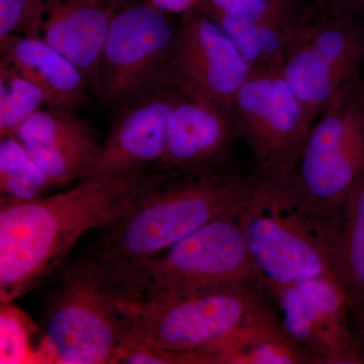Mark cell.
Instances as JSON below:
<instances>
[{
    "mask_svg": "<svg viewBox=\"0 0 364 364\" xmlns=\"http://www.w3.org/2000/svg\"><path fill=\"white\" fill-rule=\"evenodd\" d=\"M236 1H238V0H200V4H198L195 11H218V9H225V7Z\"/></svg>",
    "mask_w": 364,
    "mask_h": 364,
    "instance_id": "4316f807",
    "label": "cell"
},
{
    "mask_svg": "<svg viewBox=\"0 0 364 364\" xmlns=\"http://www.w3.org/2000/svg\"><path fill=\"white\" fill-rule=\"evenodd\" d=\"M364 59V26L359 18H333L308 2L299 9L280 69L314 124Z\"/></svg>",
    "mask_w": 364,
    "mask_h": 364,
    "instance_id": "ba28073f",
    "label": "cell"
},
{
    "mask_svg": "<svg viewBox=\"0 0 364 364\" xmlns=\"http://www.w3.org/2000/svg\"><path fill=\"white\" fill-rule=\"evenodd\" d=\"M296 1H299V4H306V0H296Z\"/></svg>",
    "mask_w": 364,
    "mask_h": 364,
    "instance_id": "f1b7e54d",
    "label": "cell"
},
{
    "mask_svg": "<svg viewBox=\"0 0 364 364\" xmlns=\"http://www.w3.org/2000/svg\"><path fill=\"white\" fill-rule=\"evenodd\" d=\"M0 54L21 75L44 91L47 107L73 109L87 102V80L61 53L40 39L0 38Z\"/></svg>",
    "mask_w": 364,
    "mask_h": 364,
    "instance_id": "e0dca14e",
    "label": "cell"
},
{
    "mask_svg": "<svg viewBox=\"0 0 364 364\" xmlns=\"http://www.w3.org/2000/svg\"><path fill=\"white\" fill-rule=\"evenodd\" d=\"M273 312L260 282L173 298L132 299L130 331L123 351L148 346L196 352L212 364L208 353L215 346L239 328Z\"/></svg>",
    "mask_w": 364,
    "mask_h": 364,
    "instance_id": "8992f818",
    "label": "cell"
},
{
    "mask_svg": "<svg viewBox=\"0 0 364 364\" xmlns=\"http://www.w3.org/2000/svg\"><path fill=\"white\" fill-rule=\"evenodd\" d=\"M304 4L296 0H238L225 9L200 13L221 26L251 66H280Z\"/></svg>",
    "mask_w": 364,
    "mask_h": 364,
    "instance_id": "2e32d148",
    "label": "cell"
},
{
    "mask_svg": "<svg viewBox=\"0 0 364 364\" xmlns=\"http://www.w3.org/2000/svg\"><path fill=\"white\" fill-rule=\"evenodd\" d=\"M328 245L333 275L347 299L364 349V173L332 222Z\"/></svg>",
    "mask_w": 364,
    "mask_h": 364,
    "instance_id": "ac0fdd59",
    "label": "cell"
},
{
    "mask_svg": "<svg viewBox=\"0 0 364 364\" xmlns=\"http://www.w3.org/2000/svg\"><path fill=\"white\" fill-rule=\"evenodd\" d=\"M148 6L167 14H183L195 11L200 0H143Z\"/></svg>",
    "mask_w": 364,
    "mask_h": 364,
    "instance_id": "484cf974",
    "label": "cell"
},
{
    "mask_svg": "<svg viewBox=\"0 0 364 364\" xmlns=\"http://www.w3.org/2000/svg\"><path fill=\"white\" fill-rule=\"evenodd\" d=\"M239 213L242 233L263 287L333 275L328 236L294 205L287 183L255 179Z\"/></svg>",
    "mask_w": 364,
    "mask_h": 364,
    "instance_id": "52a82bcc",
    "label": "cell"
},
{
    "mask_svg": "<svg viewBox=\"0 0 364 364\" xmlns=\"http://www.w3.org/2000/svg\"><path fill=\"white\" fill-rule=\"evenodd\" d=\"M45 0H0V38L9 35L37 37Z\"/></svg>",
    "mask_w": 364,
    "mask_h": 364,
    "instance_id": "cb8c5ba5",
    "label": "cell"
},
{
    "mask_svg": "<svg viewBox=\"0 0 364 364\" xmlns=\"http://www.w3.org/2000/svg\"><path fill=\"white\" fill-rule=\"evenodd\" d=\"M208 355L213 364H313L289 338L275 312L239 328Z\"/></svg>",
    "mask_w": 364,
    "mask_h": 364,
    "instance_id": "d6986e66",
    "label": "cell"
},
{
    "mask_svg": "<svg viewBox=\"0 0 364 364\" xmlns=\"http://www.w3.org/2000/svg\"><path fill=\"white\" fill-rule=\"evenodd\" d=\"M46 313L49 363H117L130 331L132 296L116 272L88 252L74 262Z\"/></svg>",
    "mask_w": 364,
    "mask_h": 364,
    "instance_id": "3957f363",
    "label": "cell"
},
{
    "mask_svg": "<svg viewBox=\"0 0 364 364\" xmlns=\"http://www.w3.org/2000/svg\"><path fill=\"white\" fill-rule=\"evenodd\" d=\"M1 198L28 202L42 198L52 189L51 184L32 158H28L20 166L0 174Z\"/></svg>",
    "mask_w": 364,
    "mask_h": 364,
    "instance_id": "7402d4cb",
    "label": "cell"
},
{
    "mask_svg": "<svg viewBox=\"0 0 364 364\" xmlns=\"http://www.w3.org/2000/svg\"><path fill=\"white\" fill-rule=\"evenodd\" d=\"M253 67L217 23L200 11L182 14L160 86L193 102L214 105L232 117L239 88Z\"/></svg>",
    "mask_w": 364,
    "mask_h": 364,
    "instance_id": "8fae6325",
    "label": "cell"
},
{
    "mask_svg": "<svg viewBox=\"0 0 364 364\" xmlns=\"http://www.w3.org/2000/svg\"><path fill=\"white\" fill-rule=\"evenodd\" d=\"M309 4L318 13L333 18H360L364 16V0H312Z\"/></svg>",
    "mask_w": 364,
    "mask_h": 364,
    "instance_id": "d4e9b609",
    "label": "cell"
},
{
    "mask_svg": "<svg viewBox=\"0 0 364 364\" xmlns=\"http://www.w3.org/2000/svg\"><path fill=\"white\" fill-rule=\"evenodd\" d=\"M364 173V79L337 93L306 136L287 186L296 208L326 233Z\"/></svg>",
    "mask_w": 364,
    "mask_h": 364,
    "instance_id": "277c9868",
    "label": "cell"
},
{
    "mask_svg": "<svg viewBox=\"0 0 364 364\" xmlns=\"http://www.w3.org/2000/svg\"><path fill=\"white\" fill-rule=\"evenodd\" d=\"M117 9L107 0H45L36 39L61 53L97 93L102 50Z\"/></svg>",
    "mask_w": 364,
    "mask_h": 364,
    "instance_id": "9a60e30c",
    "label": "cell"
},
{
    "mask_svg": "<svg viewBox=\"0 0 364 364\" xmlns=\"http://www.w3.org/2000/svg\"><path fill=\"white\" fill-rule=\"evenodd\" d=\"M45 107L44 91L0 60V138L13 135L23 122Z\"/></svg>",
    "mask_w": 364,
    "mask_h": 364,
    "instance_id": "44dd1931",
    "label": "cell"
},
{
    "mask_svg": "<svg viewBox=\"0 0 364 364\" xmlns=\"http://www.w3.org/2000/svg\"><path fill=\"white\" fill-rule=\"evenodd\" d=\"M237 140L229 114L183 97L170 114L164 156L156 166L184 172L234 168L232 157Z\"/></svg>",
    "mask_w": 364,
    "mask_h": 364,
    "instance_id": "5bb4252c",
    "label": "cell"
},
{
    "mask_svg": "<svg viewBox=\"0 0 364 364\" xmlns=\"http://www.w3.org/2000/svg\"><path fill=\"white\" fill-rule=\"evenodd\" d=\"M11 304L1 305V363H28L32 359L33 352L28 345V325L20 311Z\"/></svg>",
    "mask_w": 364,
    "mask_h": 364,
    "instance_id": "603a6c76",
    "label": "cell"
},
{
    "mask_svg": "<svg viewBox=\"0 0 364 364\" xmlns=\"http://www.w3.org/2000/svg\"><path fill=\"white\" fill-rule=\"evenodd\" d=\"M155 170L146 167L112 178L83 179L64 193L28 202L1 198V305L44 282L86 232L119 219Z\"/></svg>",
    "mask_w": 364,
    "mask_h": 364,
    "instance_id": "6da1fadb",
    "label": "cell"
},
{
    "mask_svg": "<svg viewBox=\"0 0 364 364\" xmlns=\"http://www.w3.org/2000/svg\"><path fill=\"white\" fill-rule=\"evenodd\" d=\"M253 182L236 168L184 172L156 168L136 202L90 252L114 267L161 252L208 223L236 215Z\"/></svg>",
    "mask_w": 364,
    "mask_h": 364,
    "instance_id": "7a4b0ae2",
    "label": "cell"
},
{
    "mask_svg": "<svg viewBox=\"0 0 364 364\" xmlns=\"http://www.w3.org/2000/svg\"><path fill=\"white\" fill-rule=\"evenodd\" d=\"M183 97L173 88L160 86L128 105L112 123L97 164L86 178H112L159 164L170 114Z\"/></svg>",
    "mask_w": 364,
    "mask_h": 364,
    "instance_id": "4fadbf2b",
    "label": "cell"
},
{
    "mask_svg": "<svg viewBox=\"0 0 364 364\" xmlns=\"http://www.w3.org/2000/svg\"><path fill=\"white\" fill-rule=\"evenodd\" d=\"M239 213L208 223L150 257L123 267L109 265L133 299L262 284L242 233Z\"/></svg>",
    "mask_w": 364,
    "mask_h": 364,
    "instance_id": "5b68a950",
    "label": "cell"
},
{
    "mask_svg": "<svg viewBox=\"0 0 364 364\" xmlns=\"http://www.w3.org/2000/svg\"><path fill=\"white\" fill-rule=\"evenodd\" d=\"M280 324L313 364L364 363L363 345L336 280L315 277L263 287Z\"/></svg>",
    "mask_w": 364,
    "mask_h": 364,
    "instance_id": "7c38bea8",
    "label": "cell"
},
{
    "mask_svg": "<svg viewBox=\"0 0 364 364\" xmlns=\"http://www.w3.org/2000/svg\"><path fill=\"white\" fill-rule=\"evenodd\" d=\"M232 119L252 153L253 178L289 181L312 124L280 66L253 67L234 98Z\"/></svg>",
    "mask_w": 364,
    "mask_h": 364,
    "instance_id": "9c48e42d",
    "label": "cell"
},
{
    "mask_svg": "<svg viewBox=\"0 0 364 364\" xmlns=\"http://www.w3.org/2000/svg\"><path fill=\"white\" fill-rule=\"evenodd\" d=\"M112 6L117 7V9H119V7L123 6L124 4H126L128 2V0H107Z\"/></svg>",
    "mask_w": 364,
    "mask_h": 364,
    "instance_id": "83f0119b",
    "label": "cell"
},
{
    "mask_svg": "<svg viewBox=\"0 0 364 364\" xmlns=\"http://www.w3.org/2000/svg\"><path fill=\"white\" fill-rule=\"evenodd\" d=\"M13 136L26 148L62 149L97 141L90 124L72 109L64 107L39 109L23 122Z\"/></svg>",
    "mask_w": 364,
    "mask_h": 364,
    "instance_id": "ffe728a7",
    "label": "cell"
},
{
    "mask_svg": "<svg viewBox=\"0 0 364 364\" xmlns=\"http://www.w3.org/2000/svg\"><path fill=\"white\" fill-rule=\"evenodd\" d=\"M177 28L169 14L145 2L119 7L102 50L98 97L119 104L159 87Z\"/></svg>",
    "mask_w": 364,
    "mask_h": 364,
    "instance_id": "30bf717a",
    "label": "cell"
}]
</instances>
